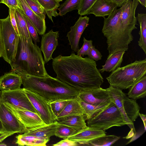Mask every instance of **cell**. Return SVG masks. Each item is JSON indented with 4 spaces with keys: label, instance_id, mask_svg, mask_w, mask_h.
Here are the masks:
<instances>
[{
    "label": "cell",
    "instance_id": "obj_12",
    "mask_svg": "<svg viewBox=\"0 0 146 146\" xmlns=\"http://www.w3.org/2000/svg\"><path fill=\"white\" fill-rule=\"evenodd\" d=\"M3 103L27 128H33L46 124L37 113L19 108L8 103Z\"/></svg>",
    "mask_w": 146,
    "mask_h": 146
},
{
    "label": "cell",
    "instance_id": "obj_51",
    "mask_svg": "<svg viewBox=\"0 0 146 146\" xmlns=\"http://www.w3.org/2000/svg\"><path fill=\"white\" fill-rule=\"evenodd\" d=\"M1 91L0 90V103L1 101Z\"/></svg>",
    "mask_w": 146,
    "mask_h": 146
},
{
    "label": "cell",
    "instance_id": "obj_50",
    "mask_svg": "<svg viewBox=\"0 0 146 146\" xmlns=\"http://www.w3.org/2000/svg\"><path fill=\"white\" fill-rule=\"evenodd\" d=\"M7 145L4 143H0V146H6Z\"/></svg>",
    "mask_w": 146,
    "mask_h": 146
},
{
    "label": "cell",
    "instance_id": "obj_11",
    "mask_svg": "<svg viewBox=\"0 0 146 146\" xmlns=\"http://www.w3.org/2000/svg\"><path fill=\"white\" fill-rule=\"evenodd\" d=\"M1 98L3 103H8L19 108L37 113L23 88L12 91H1Z\"/></svg>",
    "mask_w": 146,
    "mask_h": 146
},
{
    "label": "cell",
    "instance_id": "obj_35",
    "mask_svg": "<svg viewBox=\"0 0 146 146\" xmlns=\"http://www.w3.org/2000/svg\"><path fill=\"white\" fill-rule=\"evenodd\" d=\"M31 9L38 16L45 19L46 13L42 6L36 0H25Z\"/></svg>",
    "mask_w": 146,
    "mask_h": 146
},
{
    "label": "cell",
    "instance_id": "obj_22",
    "mask_svg": "<svg viewBox=\"0 0 146 146\" xmlns=\"http://www.w3.org/2000/svg\"><path fill=\"white\" fill-rule=\"evenodd\" d=\"M125 52L124 50L119 51L108 55L105 64L99 69L100 72H112L120 67Z\"/></svg>",
    "mask_w": 146,
    "mask_h": 146
},
{
    "label": "cell",
    "instance_id": "obj_4",
    "mask_svg": "<svg viewBox=\"0 0 146 146\" xmlns=\"http://www.w3.org/2000/svg\"><path fill=\"white\" fill-rule=\"evenodd\" d=\"M146 74V58L136 60L111 72L106 78L110 86L121 90L129 89Z\"/></svg>",
    "mask_w": 146,
    "mask_h": 146
},
{
    "label": "cell",
    "instance_id": "obj_34",
    "mask_svg": "<svg viewBox=\"0 0 146 146\" xmlns=\"http://www.w3.org/2000/svg\"><path fill=\"white\" fill-rule=\"evenodd\" d=\"M19 10L26 21L28 31L30 37L35 44L40 42L39 37L38 33L32 23L26 15L23 10L20 8Z\"/></svg>",
    "mask_w": 146,
    "mask_h": 146
},
{
    "label": "cell",
    "instance_id": "obj_8",
    "mask_svg": "<svg viewBox=\"0 0 146 146\" xmlns=\"http://www.w3.org/2000/svg\"><path fill=\"white\" fill-rule=\"evenodd\" d=\"M1 22L3 46L2 57L11 65L15 61L19 36L11 24L9 14L6 18L1 19Z\"/></svg>",
    "mask_w": 146,
    "mask_h": 146
},
{
    "label": "cell",
    "instance_id": "obj_30",
    "mask_svg": "<svg viewBox=\"0 0 146 146\" xmlns=\"http://www.w3.org/2000/svg\"><path fill=\"white\" fill-rule=\"evenodd\" d=\"M120 137L114 135H106L96 138L89 143V145L94 146H110L119 140Z\"/></svg>",
    "mask_w": 146,
    "mask_h": 146
},
{
    "label": "cell",
    "instance_id": "obj_27",
    "mask_svg": "<svg viewBox=\"0 0 146 146\" xmlns=\"http://www.w3.org/2000/svg\"><path fill=\"white\" fill-rule=\"evenodd\" d=\"M78 99L83 110L85 120L93 117L98 113L104 110L111 103L108 104L96 106L87 103Z\"/></svg>",
    "mask_w": 146,
    "mask_h": 146
},
{
    "label": "cell",
    "instance_id": "obj_47",
    "mask_svg": "<svg viewBox=\"0 0 146 146\" xmlns=\"http://www.w3.org/2000/svg\"><path fill=\"white\" fill-rule=\"evenodd\" d=\"M139 116L141 119L142 120L143 123L145 131L146 130V115L140 113H139Z\"/></svg>",
    "mask_w": 146,
    "mask_h": 146
},
{
    "label": "cell",
    "instance_id": "obj_43",
    "mask_svg": "<svg viewBox=\"0 0 146 146\" xmlns=\"http://www.w3.org/2000/svg\"><path fill=\"white\" fill-rule=\"evenodd\" d=\"M115 4L117 7H121L126 3L129 0H110Z\"/></svg>",
    "mask_w": 146,
    "mask_h": 146
},
{
    "label": "cell",
    "instance_id": "obj_20",
    "mask_svg": "<svg viewBox=\"0 0 146 146\" xmlns=\"http://www.w3.org/2000/svg\"><path fill=\"white\" fill-rule=\"evenodd\" d=\"M116 5L110 0H97L92 6L87 15L91 14L96 17L109 16L117 9Z\"/></svg>",
    "mask_w": 146,
    "mask_h": 146
},
{
    "label": "cell",
    "instance_id": "obj_29",
    "mask_svg": "<svg viewBox=\"0 0 146 146\" xmlns=\"http://www.w3.org/2000/svg\"><path fill=\"white\" fill-rule=\"evenodd\" d=\"M44 9L49 18L53 22L52 17L58 15L57 12L60 6L59 2L56 0H36Z\"/></svg>",
    "mask_w": 146,
    "mask_h": 146
},
{
    "label": "cell",
    "instance_id": "obj_6",
    "mask_svg": "<svg viewBox=\"0 0 146 146\" xmlns=\"http://www.w3.org/2000/svg\"><path fill=\"white\" fill-rule=\"evenodd\" d=\"M105 90L111 102L119 110L131 132L135 133L133 122L138 117L140 108L136 100L129 98L119 88L110 86Z\"/></svg>",
    "mask_w": 146,
    "mask_h": 146
},
{
    "label": "cell",
    "instance_id": "obj_3",
    "mask_svg": "<svg viewBox=\"0 0 146 146\" xmlns=\"http://www.w3.org/2000/svg\"><path fill=\"white\" fill-rule=\"evenodd\" d=\"M40 48L33 43L31 38L19 36L14 62L10 65L12 70L21 71L30 75L45 77L48 74Z\"/></svg>",
    "mask_w": 146,
    "mask_h": 146
},
{
    "label": "cell",
    "instance_id": "obj_32",
    "mask_svg": "<svg viewBox=\"0 0 146 146\" xmlns=\"http://www.w3.org/2000/svg\"><path fill=\"white\" fill-rule=\"evenodd\" d=\"M82 0H66L58 8V15L63 16L67 13L75 10H78Z\"/></svg>",
    "mask_w": 146,
    "mask_h": 146
},
{
    "label": "cell",
    "instance_id": "obj_33",
    "mask_svg": "<svg viewBox=\"0 0 146 146\" xmlns=\"http://www.w3.org/2000/svg\"><path fill=\"white\" fill-rule=\"evenodd\" d=\"M80 131L72 127L60 123L55 135L64 139L68 138Z\"/></svg>",
    "mask_w": 146,
    "mask_h": 146
},
{
    "label": "cell",
    "instance_id": "obj_1",
    "mask_svg": "<svg viewBox=\"0 0 146 146\" xmlns=\"http://www.w3.org/2000/svg\"><path fill=\"white\" fill-rule=\"evenodd\" d=\"M56 78L80 92L100 88L104 79L96 61L72 52L69 56L59 55L52 59Z\"/></svg>",
    "mask_w": 146,
    "mask_h": 146
},
{
    "label": "cell",
    "instance_id": "obj_5",
    "mask_svg": "<svg viewBox=\"0 0 146 146\" xmlns=\"http://www.w3.org/2000/svg\"><path fill=\"white\" fill-rule=\"evenodd\" d=\"M137 0H129L122 7L118 22V39L119 51H127L129 45L133 41V31L137 29L135 16L136 9L139 4Z\"/></svg>",
    "mask_w": 146,
    "mask_h": 146
},
{
    "label": "cell",
    "instance_id": "obj_38",
    "mask_svg": "<svg viewBox=\"0 0 146 146\" xmlns=\"http://www.w3.org/2000/svg\"><path fill=\"white\" fill-rule=\"evenodd\" d=\"M83 41L84 43L82 47L78 50L77 52V55L82 56L87 54L92 46L93 45L92 40H87L84 37Z\"/></svg>",
    "mask_w": 146,
    "mask_h": 146
},
{
    "label": "cell",
    "instance_id": "obj_41",
    "mask_svg": "<svg viewBox=\"0 0 146 146\" xmlns=\"http://www.w3.org/2000/svg\"><path fill=\"white\" fill-rule=\"evenodd\" d=\"M78 143L69 139L68 138L63 139L56 144L52 145L54 146H76Z\"/></svg>",
    "mask_w": 146,
    "mask_h": 146
},
{
    "label": "cell",
    "instance_id": "obj_31",
    "mask_svg": "<svg viewBox=\"0 0 146 146\" xmlns=\"http://www.w3.org/2000/svg\"><path fill=\"white\" fill-rule=\"evenodd\" d=\"M15 15L19 36L25 37L27 39L31 38L26 21L19 8L16 10Z\"/></svg>",
    "mask_w": 146,
    "mask_h": 146
},
{
    "label": "cell",
    "instance_id": "obj_7",
    "mask_svg": "<svg viewBox=\"0 0 146 146\" xmlns=\"http://www.w3.org/2000/svg\"><path fill=\"white\" fill-rule=\"evenodd\" d=\"M87 121V126L105 131L113 127L127 125L119 110L112 102L106 108Z\"/></svg>",
    "mask_w": 146,
    "mask_h": 146
},
{
    "label": "cell",
    "instance_id": "obj_23",
    "mask_svg": "<svg viewBox=\"0 0 146 146\" xmlns=\"http://www.w3.org/2000/svg\"><path fill=\"white\" fill-rule=\"evenodd\" d=\"M59 123L70 126L80 131L87 127L84 114L64 116L56 118Z\"/></svg>",
    "mask_w": 146,
    "mask_h": 146
},
{
    "label": "cell",
    "instance_id": "obj_19",
    "mask_svg": "<svg viewBox=\"0 0 146 146\" xmlns=\"http://www.w3.org/2000/svg\"><path fill=\"white\" fill-rule=\"evenodd\" d=\"M60 124V123L56 121L50 124L28 129L22 135L49 139L51 136L55 135V132Z\"/></svg>",
    "mask_w": 146,
    "mask_h": 146
},
{
    "label": "cell",
    "instance_id": "obj_52",
    "mask_svg": "<svg viewBox=\"0 0 146 146\" xmlns=\"http://www.w3.org/2000/svg\"><path fill=\"white\" fill-rule=\"evenodd\" d=\"M56 0L58 1L59 2L60 1H62V0Z\"/></svg>",
    "mask_w": 146,
    "mask_h": 146
},
{
    "label": "cell",
    "instance_id": "obj_17",
    "mask_svg": "<svg viewBox=\"0 0 146 146\" xmlns=\"http://www.w3.org/2000/svg\"><path fill=\"white\" fill-rule=\"evenodd\" d=\"M105 130L87 127L68 138L80 144L88 145L92 140L106 135Z\"/></svg>",
    "mask_w": 146,
    "mask_h": 146
},
{
    "label": "cell",
    "instance_id": "obj_39",
    "mask_svg": "<svg viewBox=\"0 0 146 146\" xmlns=\"http://www.w3.org/2000/svg\"><path fill=\"white\" fill-rule=\"evenodd\" d=\"M87 55L88 58L96 61L101 60L102 56L100 52L93 45L90 48Z\"/></svg>",
    "mask_w": 146,
    "mask_h": 146
},
{
    "label": "cell",
    "instance_id": "obj_44",
    "mask_svg": "<svg viewBox=\"0 0 146 146\" xmlns=\"http://www.w3.org/2000/svg\"><path fill=\"white\" fill-rule=\"evenodd\" d=\"M143 133H142V132L137 133L135 132L134 133L132 137L130 140L126 143V145L129 144V143L133 142V141L135 140L138 138H139L141 135Z\"/></svg>",
    "mask_w": 146,
    "mask_h": 146
},
{
    "label": "cell",
    "instance_id": "obj_45",
    "mask_svg": "<svg viewBox=\"0 0 146 146\" xmlns=\"http://www.w3.org/2000/svg\"><path fill=\"white\" fill-rule=\"evenodd\" d=\"M14 134L13 133L6 132L1 134L0 135V143H1L7 137L13 135Z\"/></svg>",
    "mask_w": 146,
    "mask_h": 146
},
{
    "label": "cell",
    "instance_id": "obj_37",
    "mask_svg": "<svg viewBox=\"0 0 146 146\" xmlns=\"http://www.w3.org/2000/svg\"><path fill=\"white\" fill-rule=\"evenodd\" d=\"M97 0H82L78 10V13L80 16L87 15L92 6Z\"/></svg>",
    "mask_w": 146,
    "mask_h": 146
},
{
    "label": "cell",
    "instance_id": "obj_28",
    "mask_svg": "<svg viewBox=\"0 0 146 146\" xmlns=\"http://www.w3.org/2000/svg\"><path fill=\"white\" fill-rule=\"evenodd\" d=\"M139 24L140 38L138 41V45L146 54V14L138 13L137 17Z\"/></svg>",
    "mask_w": 146,
    "mask_h": 146
},
{
    "label": "cell",
    "instance_id": "obj_53",
    "mask_svg": "<svg viewBox=\"0 0 146 146\" xmlns=\"http://www.w3.org/2000/svg\"><path fill=\"white\" fill-rule=\"evenodd\" d=\"M2 0H0V3H1Z\"/></svg>",
    "mask_w": 146,
    "mask_h": 146
},
{
    "label": "cell",
    "instance_id": "obj_49",
    "mask_svg": "<svg viewBox=\"0 0 146 146\" xmlns=\"http://www.w3.org/2000/svg\"><path fill=\"white\" fill-rule=\"evenodd\" d=\"M141 5L145 7H146V0H137Z\"/></svg>",
    "mask_w": 146,
    "mask_h": 146
},
{
    "label": "cell",
    "instance_id": "obj_40",
    "mask_svg": "<svg viewBox=\"0 0 146 146\" xmlns=\"http://www.w3.org/2000/svg\"><path fill=\"white\" fill-rule=\"evenodd\" d=\"M9 14L10 16L11 23L16 33L19 36L15 15V11L16 9L12 7H9Z\"/></svg>",
    "mask_w": 146,
    "mask_h": 146
},
{
    "label": "cell",
    "instance_id": "obj_24",
    "mask_svg": "<svg viewBox=\"0 0 146 146\" xmlns=\"http://www.w3.org/2000/svg\"><path fill=\"white\" fill-rule=\"evenodd\" d=\"M128 97L134 100L143 98L146 96V76H143L129 88Z\"/></svg>",
    "mask_w": 146,
    "mask_h": 146
},
{
    "label": "cell",
    "instance_id": "obj_42",
    "mask_svg": "<svg viewBox=\"0 0 146 146\" xmlns=\"http://www.w3.org/2000/svg\"><path fill=\"white\" fill-rule=\"evenodd\" d=\"M1 3L5 4L8 7H12L16 9L19 8L22 9L18 0H2Z\"/></svg>",
    "mask_w": 146,
    "mask_h": 146
},
{
    "label": "cell",
    "instance_id": "obj_2",
    "mask_svg": "<svg viewBox=\"0 0 146 146\" xmlns=\"http://www.w3.org/2000/svg\"><path fill=\"white\" fill-rule=\"evenodd\" d=\"M14 71L21 76L23 88L38 94L49 103L57 100L76 98L80 92L76 88L49 75L38 77L19 70Z\"/></svg>",
    "mask_w": 146,
    "mask_h": 146
},
{
    "label": "cell",
    "instance_id": "obj_16",
    "mask_svg": "<svg viewBox=\"0 0 146 146\" xmlns=\"http://www.w3.org/2000/svg\"><path fill=\"white\" fill-rule=\"evenodd\" d=\"M59 35L58 31L54 32L52 29L42 37L40 49L43 53L45 63L53 59L52 54L58 45Z\"/></svg>",
    "mask_w": 146,
    "mask_h": 146
},
{
    "label": "cell",
    "instance_id": "obj_9",
    "mask_svg": "<svg viewBox=\"0 0 146 146\" xmlns=\"http://www.w3.org/2000/svg\"><path fill=\"white\" fill-rule=\"evenodd\" d=\"M122 7L116 10L107 18L104 17L102 32L107 39L109 55L119 51L118 27L119 18Z\"/></svg>",
    "mask_w": 146,
    "mask_h": 146
},
{
    "label": "cell",
    "instance_id": "obj_46",
    "mask_svg": "<svg viewBox=\"0 0 146 146\" xmlns=\"http://www.w3.org/2000/svg\"><path fill=\"white\" fill-rule=\"evenodd\" d=\"M2 52L3 46L2 41L1 29V19H0V57H2Z\"/></svg>",
    "mask_w": 146,
    "mask_h": 146
},
{
    "label": "cell",
    "instance_id": "obj_10",
    "mask_svg": "<svg viewBox=\"0 0 146 146\" xmlns=\"http://www.w3.org/2000/svg\"><path fill=\"white\" fill-rule=\"evenodd\" d=\"M23 89L37 114L46 124L56 121V117L48 102L38 94L23 88Z\"/></svg>",
    "mask_w": 146,
    "mask_h": 146
},
{
    "label": "cell",
    "instance_id": "obj_15",
    "mask_svg": "<svg viewBox=\"0 0 146 146\" xmlns=\"http://www.w3.org/2000/svg\"><path fill=\"white\" fill-rule=\"evenodd\" d=\"M89 18L87 16L79 17L75 24L70 27V31L67 33L68 38L71 48L77 52L79 49V44L81 36L88 25Z\"/></svg>",
    "mask_w": 146,
    "mask_h": 146
},
{
    "label": "cell",
    "instance_id": "obj_13",
    "mask_svg": "<svg viewBox=\"0 0 146 146\" xmlns=\"http://www.w3.org/2000/svg\"><path fill=\"white\" fill-rule=\"evenodd\" d=\"M0 120L7 133H24L28 129L7 108L2 101L0 103Z\"/></svg>",
    "mask_w": 146,
    "mask_h": 146
},
{
    "label": "cell",
    "instance_id": "obj_18",
    "mask_svg": "<svg viewBox=\"0 0 146 146\" xmlns=\"http://www.w3.org/2000/svg\"><path fill=\"white\" fill-rule=\"evenodd\" d=\"M22 80L21 76L12 70L0 77V90L9 91L21 88Z\"/></svg>",
    "mask_w": 146,
    "mask_h": 146
},
{
    "label": "cell",
    "instance_id": "obj_36",
    "mask_svg": "<svg viewBox=\"0 0 146 146\" xmlns=\"http://www.w3.org/2000/svg\"><path fill=\"white\" fill-rule=\"evenodd\" d=\"M70 100H59L49 103L52 111L56 117L64 109Z\"/></svg>",
    "mask_w": 146,
    "mask_h": 146
},
{
    "label": "cell",
    "instance_id": "obj_14",
    "mask_svg": "<svg viewBox=\"0 0 146 146\" xmlns=\"http://www.w3.org/2000/svg\"><path fill=\"white\" fill-rule=\"evenodd\" d=\"M77 97L87 103L96 106L108 104L111 102L105 89L101 87L80 92Z\"/></svg>",
    "mask_w": 146,
    "mask_h": 146
},
{
    "label": "cell",
    "instance_id": "obj_21",
    "mask_svg": "<svg viewBox=\"0 0 146 146\" xmlns=\"http://www.w3.org/2000/svg\"><path fill=\"white\" fill-rule=\"evenodd\" d=\"M22 9L31 21L38 34L43 35L46 29L45 19L41 18L36 15L30 8L25 0H18Z\"/></svg>",
    "mask_w": 146,
    "mask_h": 146
},
{
    "label": "cell",
    "instance_id": "obj_48",
    "mask_svg": "<svg viewBox=\"0 0 146 146\" xmlns=\"http://www.w3.org/2000/svg\"><path fill=\"white\" fill-rule=\"evenodd\" d=\"M7 132L5 129L0 120V134Z\"/></svg>",
    "mask_w": 146,
    "mask_h": 146
},
{
    "label": "cell",
    "instance_id": "obj_26",
    "mask_svg": "<svg viewBox=\"0 0 146 146\" xmlns=\"http://www.w3.org/2000/svg\"><path fill=\"white\" fill-rule=\"evenodd\" d=\"M82 114H84L83 110L77 97L69 101L56 118L66 116Z\"/></svg>",
    "mask_w": 146,
    "mask_h": 146
},
{
    "label": "cell",
    "instance_id": "obj_25",
    "mask_svg": "<svg viewBox=\"0 0 146 146\" xmlns=\"http://www.w3.org/2000/svg\"><path fill=\"white\" fill-rule=\"evenodd\" d=\"M16 143L19 146H45L49 139L31 135H19L16 137Z\"/></svg>",
    "mask_w": 146,
    "mask_h": 146
}]
</instances>
